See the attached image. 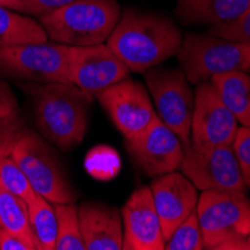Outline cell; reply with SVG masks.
I'll return each mask as SVG.
<instances>
[{"label": "cell", "mask_w": 250, "mask_h": 250, "mask_svg": "<svg viewBox=\"0 0 250 250\" xmlns=\"http://www.w3.org/2000/svg\"><path fill=\"white\" fill-rule=\"evenodd\" d=\"M183 35L175 22L161 14L125 9L106 43L130 72L144 74L175 56Z\"/></svg>", "instance_id": "6da1fadb"}, {"label": "cell", "mask_w": 250, "mask_h": 250, "mask_svg": "<svg viewBox=\"0 0 250 250\" xmlns=\"http://www.w3.org/2000/svg\"><path fill=\"white\" fill-rule=\"evenodd\" d=\"M35 111L39 133L60 150H72L84 140L88 125L90 95L72 83H48L26 85Z\"/></svg>", "instance_id": "7a4b0ae2"}, {"label": "cell", "mask_w": 250, "mask_h": 250, "mask_svg": "<svg viewBox=\"0 0 250 250\" xmlns=\"http://www.w3.org/2000/svg\"><path fill=\"white\" fill-rule=\"evenodd\" d=\"M116 0H77L39 17L48 39L67 47L105 43L120 20Z\"/></svg>", "instance_id": "3957f363"}, {"label": "cell", "mask_w": 250, "mask_h": 250, "mask_svg": "<svg viewBox=\"0 0 250 250\" xmlns=\"http://www.w3.org/2000/svg\"><path fill=\"white\" fill-rule=\"evenodd\" d=\"M204 249L249 250L250 199L246 192L204 190L196 204Z\"/></svg>", "instance_id": "277c9868"}, {"label": "cell", "mask_w": 250, "mask_h": 250, "mask_svg": "<svg viewBox=\"0 0 250 250\" xmlns=\"http://www.w3.org/2000/svg\"><path fill=\"white\" fill-rule=\"evenodd\" d=\"M12 156L38 195L53 204L75 201V192L56 151L41 133L20 129L12 146Z\"/></svg>", "instance_id": "5b68a950"}, {"label": "cell", "mask_w": 250, "mask_h": 250, "mask_svg": "<svg viewBox=\"0 0 250 250\" xmlns=\"http://www.w3.org/2000/svg\"><path fill=\"white\" fill-rule=\"evenodd\" d=\"M177 56L181 71L192 84L208 81L217 74L250 71V43L228 41L210 33H188Z\"/></svg>", "instance_id": "8992f818"}, {"label": "cell", "mask_w": 250, "mask_h": 250, "mask_svg": "<svg viewBox=\"0 0 250 250\" xmlns=\"http://www.w3.org/2000/svg\"><path fill=\"white\" fill-rule=\"evenodd\" d=\"M69 47L57 42H29L0 48V74L35 84L71 83Z\"/></svg>", "instance_id": "52a82bcc"}, {"label": "cell", "mask_w": 250, "mask_h": 250, "mask_svg": "<svg viewBox=\"0 0 250 250\" xmlns=\"http://www.w3.org/2000/svg\"><path fill=\"white\" fill-rule=\"evenodd\" d=\"M157 117L188 147L195 105V92L185 72L177 67H150L144 72Z\"/></svg>", "instance_id": "ba28073f"}, {"label": "cell", "mask_w": 250, "mask_h": 250, "mask_svg": "<svg viewBox=\"0 0 250 250\" xmlns=\"http://www.w3.org/2000/svg\"><path fill=\"white\" fill-rule=\"evenodd\" d=\"M180 169L202 192H246L247 189L232 146L198 148L189 144Z\"/></svg>", "instance_id": "9c48e42d"}, {"label": "cell", "mask_w": 250, "mask_h": 250, "mask_svg": "<svg viewBox=\"0 0 250 250\" xmlns=\"http://www.w3.org/2000/svg\"><path fill=\"white\" fill-rule=\"evenodd\" d=\"M238 122L228 109L210 81L196 84L195 105L190 126V146L217 147L232 146Z\"/></svg>", "instance_id": "30bf717a"}, {"label": "cell", "mask_w": 250, "mask_h": 250, "mask_svg": "<svg viewBox=\"0 0 250 250\" xmlns=\"http://www.w3.org/2000/svg\"><path fill=\"white\" fill-rule=\"evenodd\" d=\"M96 99L126 140L138 136L157 116L144 85L129 78L102 90Z\"/></svg>", "instance_id": "8fae6325"}, {"label": "cell", "mask_w": 250, "mask_h": 250, "mask_svg": "<svg viewBox=\"0 0 250 250\" xmlns=\"http://www.w3.org/2000/svg\"><path fill=\"white\" fill-rule=\"evenodd\" d=\"M67 71L69 81L74 85L93 96L112 84L129 78L130 72L106 42L87 47H69Z\"/></svg>", "instance_id": "7c38bea8"}, {"label": "cell", "mask_w": 250, "mask_h": 250, "mask_svg": "<svg viewBox=\"0 0 250 250\" xmlns=\"http://www.w3.org/2000/svg\"><path fill=\"white\" fill-rule=\"evenodd\" d=\"M126 147L133 161L147 175L157 177L180 169L186 146L157 116Z\"/></svg>", "instance_id": "4fadbf2b"}, {"label": "cell", "mask_w": 250, "mask_h": 250, "mask_svg": "<svg viewBox=\"0 0 250 250\" xmlns=\"http://www.w3.org/2000/svg\"><path fill=\"white\" fill-rule=\"evenodd\" d=\"M123 250H162L165 237L150 186L138 188L122 208Z\"/></svg>", "instance_id": "5bb4252c"}, {"label": "cell", "mask_w": 250, "mask_h": 250, "mask_svg": "<svg viewBox=\"0 0 250 250\" xmlns=\"http://www.w3.org/2000/svg\"><path fill=\"white\" fill-rule=\"evenodd\" d=\"M150 190L167 240L177 226L196 210L198 189L183 172L172 171L154 177Z\"/></svg>", "instance_id": "9a60e30c"}, {"label": "cell", "mask_w": 250, "mask_h": 250, "mask_svg": "<svg viewBox=\"0 0 250 250\" xmlns=\"http://www.w3.org/2000/svg\"><path fill=\"white\" fill-rule=\"evenodd\" d=\"M78 219L85 250H123L122 210L84 201L78 206Z\"/></svg>", "instance_id": "2e32d148"}, {"label": "cell", "mask_w": 250, "mask_h": 250, "mask_svg": "<svg viewBox=\"0 0 250 250\" xmlns=\"http://www.w3.org/2000/svg\"><path fill=\"white\" fill-rule=\"evenodd\" d=\"M250 0H178L175 15L186 26H216L243 15Z\"/></svg>", "instance_id": "e0dca14e"}, {"label": "cell", "mask_w": 250, "mask_h": 250, "mask_svg": "<svg viewBox=\"0 0 250 250\" xmlns=\"http://www.w3.org/2000/svg\"><path fill=\"white\" fill-rule=\"evenodd\" d=\"M18 132L15 117L0 122V186L17 193L22 199L30 201L36 192L12 156V146Z\"/></svg>", "instance_id": "ac0fdd59"}, {"label": "cell", "mask_w": 250, "mask_h": 250, "mask_svg": "<svg viewBox=\"0 0 250 250\" xmlns=\"http://www.w3.org/2000/svg\"><path fill=\"white\" fill-rule=\"evenodd\" d=\"M222 102L234 114L238 125L250 127V77L247 72L234 71L210 78Z\"/></svg>", "instance_id": "d6986e66"}, {"label": "cell", "mask_w": 250, "mask_h": 250, "mask_svg": "<svg viewBox=\"0 0 250 250\" xmlns=\"http://www.w3.org/2000/svg\"><path fill=\"white\" fill-rule=\"evenodd\" d=\"M45 41H48L47 32L38 20L18 11L0 6V48Z\"/></svg>", "instance_id": "ffe728a7"}, {"label": "cell", "mask_w": 250, "mask_h": 250, "mask_svg": "<svg viewBox=\"0 0 250 250\" xmlns=\"http://www.w3.org/2000/svg\"><path fill=\"white\" fill-rule=\"evenodd\" d=\"M27 206L38 250H56L57 216L54 204L36 193L30 201H27Z\"/></svg>", "instance_id": "44dd1931"}, {"label": "cell", "mask_w": 250, "mask_h": 250, "mask_svg": "<svg viewBox=\"0 0 250 250\" xmlns=\"http://www.w3.org/2000/svg\"><path fill=\"white\" fill-rule=\"evenodd\" d=\"M0 228L35 238L29 219L27 201L3 186H0Z\"/></svg>", "instance_id": "7402d4cb"}, {"label": "cell", "mask_w": 250, "mask_h": 250, "mask_svg": "<svg viewBox=\"0 0 250 250\" xmlns=\"http://www.w3.org/2000/svg\"><path fill=\"white\" fill-rule=\"evenodd\" d=\"M57 216V240L56 250H85L80 219L78 207L74 202L54 204Z\"/></svg>", "instance_id": "603a6c76"}, {"label": "cell", "mask_w": 250, "mask_h": 250, "mask_svg": "<svg viewBox=\"0 0 250 250\" xmlns=\"http://www.w3.org/2000/svg\"><path fill=\"white\" fill-rule=\"evenodd\" d=\"M167 250H202V232L196 210L192 211L165 240Z\"/></svg>", "instance_id": "cb8c5ba5"}, {"label": "cell", "mask_w": 250, "mask_h": 250, "mask_svg": "<svg viewBox=\"0 0 250 250\" xmlns=\"http://www.w3.org/2000/svg\"><path fill=\"white\" fill-rule=\"evenodd\" d=\"M208 33L223 38V39H228V41L250 43V8L243 15H240L238 18L232 21L210 26Z\"/></svg>", "instance_id": "d4e9b609"}, {"label": "cell", "mask_w": 250, "mask_h": 250, "mask_svg": "<svg viewBox=\"0 0 250 250\" xmlns=\"http://www.w3.org/2000/svg\"><path fill=\"white\" fill-rule=\"evenodd\" d=\"M232 148L247 189H250V127H238Z\"/></svg>", "instance_id": "484cf974"}, {"label": "cell", "mask_w": 250, "mask_h": 250, "mask_svg": "<svg viewBox=\"0 0 250 250\" xmlns=\"http://www.w3.org/2000/svg\"><path fill=\"white\" fill-rule=\"evenodd\" d=\"M0 250H38L33 237L0 228Z\"/></svg>", "instance_id": "4316f807"}, {"label": "cell", "mask_w": 250, "mask_h": 250, "mask_svg": "<svg viewBox=\"0 0 250 250\" xmlns=\"http://www.w3.org/2000/svg\"><path fill=\"white\" fill-rule=\"evenodd\" d=\"M74 2H77V0H22V12L35 17H42Z\"/></svg>", "instance_id": "83f0119b"}, {"label": "cell", "mask_w": 250, "mask_h": 250, "mask_svg": "<svg viewBox=\"0 0 250 250\" xmlns=\"http://www.w3.org/2000/svg\"><path fill=\"white\" fill-rule=\"evenodd\" d=\"M18 114V102L12 92L11 85L0 80V122L17 117Z\"/></svg>", "instance_id": "f1b7e54d"}, {"label": "cell", "mask_w": 250, "mask_h": 250, "mask_svg": "<svg viewBox=\"0 0 250 250\" xmlns=\"http://www.w3.org/2000/svg\"><path fill=\"white\" fill-rule=\"evenodd\" d=\"M0 6L22 12V0H0Z\"/></svg>", "instance_id": "f546056e"}, {"label": "cell", "mask_w": 250, "mask_h": 250, "mask_svg": "<svg viewBox=\"0 0 250 250\" xmlns=\"http://www.w3.org/2000/svg\"><path fill=\"white\" fill-rule=\"evenodd\" d=\"M247 244H249V250H250V234H249V237H247Z\"/></svg>", "instance_id": "4dcf8cb0"}]
</instances>
